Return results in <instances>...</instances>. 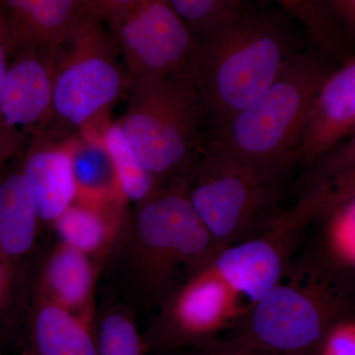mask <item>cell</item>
<instances>
[{
    "label": "cell",
    "instance_id": "cell-20",
    "mask_svg": "<svg viewBox=\"0 0 355 355\" xmlns=\"http://www.w3.org/2000/svg\"><path fill=\"white\" fill-rule=\"evenodd\" d=\"M46 280L58 305L65 309L76 308L90 292L92 270L84 253L67 245L51 259Z\"/></svg>",
    "mask_w": 355,
    "mask_h": 355
},
{
    "label": "cell",
    "instance_id": "cell-9",
    "mask_svg": "<svg viewBox=\"0 0 355 355\" xmlns=\"http://www.w3.org/2000/svg\"><path fill=\"white\" fill-rule=\"evenodd\" d=\"M55 53L25 49L10 58L0 95V176L26 142L50 123Z\"/></svg>",
    "mask_w": 355,
    "mask_h": 355
},
{
    "label": "cell",
    "instance_id": "cell-16",
    "mask_svg": "<svg viewBox=\"0 0 355 355\" xmlns=\"http://www.w3.org/2000/svg\"><path fill=\"white\" fill-rule=\"evenodd\" d=\"M72 167L81 202L103 205L123 198L113 163L101 139H71Z\"/></svg>",
    "mask_w": 355,
    "mask_h": 355
},
{
    "label": "cell",
    "instance_id": "cell-11",
    "mask_svg": "<svg viewBox=\"0 0 355 355\" xmlns=\"http://www.w3.org/2000/svg\"><path fill=\"white\" fill-rule=\"evenodd\" d=\"M0 1L10 29L12 55L25 49L57 53L84 21L96 16L88 0Z\"/></svg>",
    "mask_w": 355,
    "mask_h": 355
},
{
    "label": "cell",
    "instance_id": "cell-31",
    "mask_svg": "<svg viewBox=\"0 0 355 355\" xmlns=\"http://www.w3.org/2000/svg\"><path fill=\"white\" fill-rule=\"evenodd\" d=\"M1 284H2V275H1V268H0V291H1Z\"/></svg>",
    "mask_w": 355,
    "mask_h": 355
},
{
    "label": "cell",
    "instance_id": "cell-4",
    "mask_svg": "<svg viewBox=\"0 0 355 355\" xmlns=\"http://www.w3.org/2000/svg\"><path fill=\"white\" fill-rule=\"evenodd\" d=\"M127 113L120 123L141 164L156 181L176 177L200 148V101L193 80L184 77L132 79Z\"/></svg>",
    "mask_w": 355,
    "mask_h": 355
},
{
    "label": "cell",
    "instance_id": "cell-1",
    "mask_svg": "<svg viewBox=\"0 0 355 355\" xmlns=\"http://www.w3.org/2000/svg\"><path fill=\"white\" fill-rule=\"evenodd\" d=\"M334 58L320 46L299 51L258 99L209 132L207 146L237 159L279 191L296 163L318 92L338 67Z\"/></svg>",
    "mask_w": 355,
    "mask_h": 355
},
{
    "label": "cell",
    "instance_id": "cell-30",
    "mask_svg": "<svg viewBox=\"0 0 355 355\" xmlns=\"http://www.w3.org/2000/svg\"><path fill=\"white\" fill-rule=\"evenodd\" d=\"M205 355H282L268 350L257 349V347H249L242 345L231 340L229 342H224L214 345L209 350Z\"/></svg>",
    "mask_w": 355,
    "mask_h": 355
},
{
    "label": "cell",
    "instance_id": "cell-26",
    "mask_svg": "<svg viewBox=\"0 0 355 355\" xmlns=\"http://www.w3.org/2000/svg\"><path fill=\"white\" fill-rule=\"evenodd\" d=\"M141 342L132 321L112 315L103 321L98 340V355H141Z\"/></svg>",
    "mask_w": 355,
    "mask_h": 355
},
{
    "label": "cell",
    "instance_id": "cell-2",
    "mask_svg": "<svg viewBox=\"0 0 355 355\" xmlns=\"http://www.w3.org/2000/svg\"><path fill=\"white\" fill-rule=\"evenodd\" d=\"M202 42L193 83L209 132L258 99L299 53L284 20L243 12Z\"/></svg>",
    "mask_w": 355,
    "mask_h": 355
},
{
    "label": "cell",
    "instance_id": "cell-13",
    "mask_svg": "<svg viewBox=\"0 0 355 355\" xmlns=\"http://www.w3.org/2000/svg\"><path fill=\"white\" fill-rule=\"evenodd\" d=\"M21 170L31 186L40 218L44 220H57L77 197L71 139L53 144L46 130L37 133L29 141Z\"/></svg>",
    "mask_w": 355,
    "mask_h": 355
},
{
    "label": "cell",
    "instance_id": "cell-8",
    "mask_svg": "<svg viewBox=\"0 0 355 355\" xmlns=\"http://www.w3.org/2000/svg\"><path fill=\"white\" fill-rule=\"evenodd\" d=\"M186 179L147 198L139 217L142 242L153 252L159 275H168L175 263L209 268L219 254L188 196Z\"/></svg>",
    "mask_w": 355,
    "mask_h": 355
},
{
    "label": "cell",
    "instance_id": "cell-12",
    "mask_svg": "<svg viewBox=\"0 0 355 355\" xmlns=\"http://www.w3.org/2000/svg\"><path fill=\"white\" fill-rule=\"evenodd\" d=\"M355 130V57L343 62L318 92L296 162L308 167Z\"/></svg>",
    "mask_w": 355,
    "mask_h": 355
},
{
    "label": "cell",
    "instance_id": "cell-29",
    "mask_svg": "<svg viewBox=\"0 0 355 355\" xmlns=\"http://www.w3.org/2000/svg\"><path fill=\"white\" fill-rule=\"evenodd\" d=\"M11 55H12V41H11L10 29H9L3 6L0 1V95H1Z\"/></svg>",
    "mask_w": 355,
    "mask_h": 355
},
{
    "label": "cell",
    "instance_id": "cell-14",
    "mask_svg": "<svg viewBox=\"0 0 355 355\" xmlns=\"http://www.w3.org/2000/svg\"><path fill=\"white\" fill-rule=\"evenodd\" d=\"M240 297L214 266L200 270L178 294L172 316L188 336L212 335L244 315Z\"/></svg>",
    "mask_w": 355,
    "mask_h": 355
},
{
    "label": "cell",
    "instance_id": "cell-7",
    "mask_svg": "<svg viewBox=\"0 0 355 355\" xmlns=\"http://www.w3.org/2000/svg\"><path fill=\"white\" fill-rule=\"evenodd\" d=\"M109 31L123 55L130 80L146 76L193 80L202 42L170 0H137Z\"/></svg>",
    "mask_w": 355,
    "mask_h": 355
},
{
    "label": "cell",
    "instance_id": "cell-28",
    "mask_svg": "<svg viewBox=\"0 0 355 355\" xmlns=\"http://www.w3.org/2000/svg\"><path fill=\"white\" fill-rule=\"evenodd\" d=\"M137 0H88L95 15L111 30L135 6Z\"/></svg>",
    "mask_w": 355,
    "mask_h": 355
},
{
    "label": "cell",
    "instance_id": "cell-10",
    "mask_svg": "<svg viewBox=\"0 0 355 355\" xmlns=\"http://www.w3.org/2000/svg\"><path fill=\"white\" fill-rule=\"evenodd\" d=\"M295 239L270 227L222 250L211 266L240 297L250 301L251 307L282 280L287 253Z\"/></svg>",
    "mask_w": 355,
    "mask_h": 355
},
{
    "label": "cell",
    "instance_id": "cell-32",
    "mask_svg": "<svg viewBox=\"0 0 355 355\" xmlns=\"http://www.w3.org/2000/svg\"><path fill=\"white\" fill-rule=\"evenodd\" d=\"M354 286H355V279H354Z\"/></svg>",
    "mask_w": 355,
    "mask_h": 355
},
{
    "label": "cell",
    "instance_id": "cell-6",
    "mask_svg": "<svg viewBox=\"0 0 355 355\" xmlns=\"http://www.w3.org/2000/svg\"><path fill=\"white\" fill-rule=\"evenodd\" d=\"M193 174L189 198L219 253L251 238L259 226L266 230L277 216L268 214L279 191L232 156L205 146Z\"/></svg>",
    "mask_w": 355,
    "mask_h": 355
},
{
    "label": "cell",
    "instance_id": "cell-19",
    "mask_svg": "<svg viewBox=\"0 0 355 355\" xmlns=\"http://www.w3.org/2000/svg\"><path fill=\"white\" fill-rule=\"evenodd\" d=\"M113 163L123 198L147 200L157 191V181L140 162L123 135L120 123H111L101 137Z\"/></svg>",
    "mask_w": 355,
    "mask_h": 355
},
{
    "label": "cell",
    "instance_id": "cell-17",
    "mask_svg": "<svg viewBox=\"0 0 355 355\" xmlns=\"http://www.w3.org/2000/svg\"><path fill=\"white\" fill-rule=\"evenodd\" d=\"M37 355H98L86 324L60 305H46L34 323Z\"/></svg>",
    "mask_w": 355,
    "mask_h": 355
},
{
    "label": "cell",
    "instance_id": "cell-27",
    "mask_svg": "<svg viewBox=\"0 0 355 355\" xmlns=\"http://www.w3.org/2000/svg\"><path fill=\"white\" fill-rule=\"evenodd\" d=\"M317 355H355V320L347 318L336 323Z\"/></svg>",
    "mask_w": 355,
    "mask_h": 355
},
{
    "label": "cell",
    "instance_id": "cell-5",
    "mask_svg": "<svg viewBox=\"0 0 355 355\" xmlns=\"http://www.w3.org/2000/svg\"><path fill=\"white\" fill-rule=\"evenodd\" d=\"M119 53L113 36L99 18L91 16L84 21L55 53L49 125L57 123L60 130H85L116 102L127 85L128 76L119 64Z\"/></svg>",
    "mask_w": 355,
    "mask_h": 355
},
{
    "label": "cell",
    "instance_id": "cell-18",
    "mask_svg": "<svg viewBox=\"0 0 355 355\" xmlns=\"http://www.w3.org/2000/svg\"><path fill=\"white\" fill-rule=\"evenodd\" d=\"M355 200V165L328 183L301 193L293 209L275 217V225L299 235L311 222L323 221L331 212Z\"/></svg>",
    "mask_w": 355,
    "mask_h": 355
},
{
    "label": "cell",
    "instance_id": "cell-22",
    "mask_svg": "<svg viewBox=\"0 0 355 355\" xmlns=\"http://www.w3.org/2000/svg\"><path fill=\"white\" fill-rule=\"evenodd\" d=\"M324 261L350 282L355 279V200L324 219Z\"/></svg>",
    "mask_w": 355,
    "mask_h": 355
},
{
    "label": "cell",
    "instance_id": "cell-21",
    "mask_svg": "<svg viewBox=\"0 0 355 355\" xmlns=\"http://www.w3.org/2000/svg\"><path fill=\"white\" fill-rule=\"evenodd\" d=\"M309 10L319 46L343 62L347 44H355V0H311Z\"/></svg>",
    "mask_w": 355,
    "mask_h": 355
},
{
    "label": "cell",
    "instance_id": "cell-23",
    "mask_svg": "<svg viewBox=\"0 0 355 355\" xmlns=\"http://www.w3.org/2000/svg\"><path fill=\"white\" fill-rule=\"evenodd\" d=\"M102 205H70L58 220V229L67 246L83 253L94 252L108 237V227L99 207Z\"/></svg>",
    "mask_w": 355,
    "mask_h": 355
},
{
    "label": "cell",
    "instance_id": "cell-3",
    "mask_svg": "<svg viewBox=\"0 0 355 355\" xmlns=\"http://www.w3.org/2000/svg\"><path fill=\"white\" fill-rule=\"evenodd\" d=\"M355 307L354 284L323 260L287 268L243 315L235 342L282 355H317Z\"/></svg>",
    "mask_w": 355,
    "mask_h": 355
},
{
    "label": "cell",
    "instance_id": "cell-24",
    "mask_svg": "<svg viewBox=\"0 0 355 355\" xmlns=\"http://www.w3.org/2000/svg\"><path fill=\"white\" fill-rule=\"evenodd\" d=\"M182 19L203 41L244 12L243 0H170Z\"/></svg>",
    "mask_w": 355,
    "mask_h": 355
},
{
    "label": "cell",
    "instance_id": "cell-25",
    "mask_svg": "<svg viewBox=\"0 0 355 355\" xmlns=\"http://www.w3.org/2000/svg\"><path fill=\"white\" fill-rule=\"evenodd\" d=\"M355 165V130L311 163L304 172L306 183L321 186Z\"/></svg>",
    "mask_w": 355,
    "mask_h": 355
},
{
    "label": "cell",
    "instance_id": "cell-15",
    "mask_svg": "<svg viewBox=\"0 0 355 355\" xmlns=\"http://www.w3.org/2000/svg\"><path fill=\"white\" fill-rule=\"evenodd\" d=\"M38 209L22 170L0 176V253L20 257L36 237Z\"/></svg>",
    "mask_w": 355,
    "mask_h": 355
}]
</instances>
